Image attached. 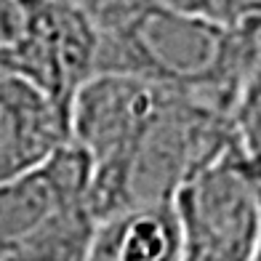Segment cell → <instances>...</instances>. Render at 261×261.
I'll use <instances>...</instances> for the list:
<instances>
[{
	"label": "cell",
	"mask_w": 261,
	"mask_h": 261,
	"mask_svg": "<svg viewBox=\"0 0 261 261\" xmlns=\"http://www.w3.org/2000/svg\"><path fill=\"white\" fill-rule=\"evenodd\" d=\"M234 136V120L211 101L134 75H91L69 104V141L88 160L93 221L173 203L187 176Z\"/></svg>",
	"instance_id": "cell-1"
},
{
	"label": "cell",
	"mask_w": 261,
	"mask_h": 261,
	"mask_svg": "<svg viewBox=\"0 0 261 261\" xmlns=\"http://www.w3.org/2000/svg\"><path fill=\"white\" fill-rule=\"evenodd\" d=\"M83 14L96 35L93 75H134L195 93L232 120L243 96L258 88L261 16L219 24L158 0H99Z\"/></svg>",
	"instance_id": "cell-2"
},
{
	"label": "cell",
	"mask_w": 261,
	"mask_h": 261,
	"mask_svg": "<svg viewBox=\"0 0 261 261\" xmlns=\"http://www.w3.org/2000/svg\"><path fill=\"white\" fill-rule=\"evenodd\" d=\"M179 261H256L261 248L258 152L240 136L192 171L173 195Z\"/></svg>",
	"instance_id": "cell-3"
},
{
	"label": "cell",
	"mask_w": 261,
	"mask_h": 261,
	"mask_svg": "<svg viewBox=\"0 0 261 261\" xmlns=\"http://www.w3.org/2000/svg\"><path fill=\"white\" fill-rule=\"evenodd\" d=\"M96 35L69 0H0V72L24 77L69 117L75 91L93 75Z\"/></svg>",
	"instance_id": "cell-4"
},
{
	"label": "cell",
	"mask_w": 261,
	"mask_h": 261,
	"mask_svg": "<svg viewBox=\"0 0 261 261\" xmlns=\"http://www.w3.org/2000/svg\"><path fill=\"white\" fill-rule=\"evenodd\" d=\"M88 160L69 141L35 171L0 184V261L72 208H86Z\"/></svg>",
	"instance_id": "cell-5"
},
{
	"label": "cell",
	"mask_w": 261,
	"mask_h": 261,
	"mask_svg": "<svg viewBox=\"0 0 261 261\" xmlns=\"http://www.w3.org/2000/svg\"><path fill=\"white\" fill-rule=\"evenodd\" d=\"M69 144V117L24 77L0 72V184L35 171Z\"/></svg>",
	"instance_id": "cell-6"
},
{
	"label": "cell",
	"mask_w": 261,
	"mask_h": 261,
	"mask_svg": "<svg viewBox=\"0 0 261 261\" xmlns=\"http://www.w3.org/2000/svg\"><path fill=\"white\" fill-rule=\"evenodd\" d=\"M181 227L173 203L139 205L93 221L80 261H179Z\"/></svg>",
	"instance_id": "cell-7"
},
{
	"label": "cell",
	"mask_w": 261,
	"mask_h": 261,
	"mask_svg": "<svg viewBox=\"0 0 261 261\" xmlns=\"http://www.w3.org/2000/svg\"><path fill=\"white\" fill-rule=\"evenodd\" d=\"M91 227L93 219L88 208H72L56 216L40 234H35L6 261H80Z\"/></svg>",
	"instance_id": "cell-8"
},
{
	"label": "cell",
	"mask_w": 261,
	"mask_h": 261,
	"mask_svg": "<svg viewBox=\"0 0 261 261\" xmlns=\"http://www.w3.org/2000/svg\"><path fill=\"white\" fill-rule=\"evenodd\" d=\"M158 3L184 11V14L219 21V24H240V21L261 16L258 0H158Z\"/></svg>",
	"instance_id": "cell-9"
},
{
	"label": "cell",
	"mask_w": 261,
	"mask_h": 261,
	"mask_svg": "<svg viewBox=\"0 0 261 261\" xmlns=\"http://www.w3.org/2000/svg\"><path fill=\"white\" fill-rule=\"evenodd\" d=\"M256 261H261V258H256Z\"/></svg>",
	"instance_id": "cell-10"
},
{
	"label": "cell",
	"mask_w": 261,
	"mask_h": 261,
	"mask_svg": "<svg viewBox=\"0 0 261 261\" xmlns=\"http://www.w3.org/2000/svg\"><path fill=\"white\" fill-rule=\"evenodd\" d=\"M69 3H72V0H69Z\"/></svg>",
	"instance_id": "cell-11"
}]
</instances>
